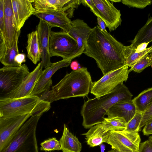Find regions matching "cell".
<instances>
[{
	"label": "cell",
	"mask_w": 152,
	"mask_h": 152,
	"mask_svg": "<svg viewBox=\"0 0 152 152\" xmlns=\"http://www.w3.org/2000/svg\"><path fill=\"white\" fill-rule=\"evenodd\" d=\"M135 48L131 44L124 46L97 25L89 33L83 53L95 60L104 75L126 65L128 56Z\"/></svg>",
	"instance_id": "6da1fadb"
},
{
	"label": "cell",
	"mask_w": 152,
	"mask_h": 152,
	"mask_svg": "<svg viewBox=\"0 0 152 152\" xmlns=\"http://www.w3.org/2000/svg\"><path fill=\"white\" fill-rule=\"evenodd\" d=\"M133 95L123 83L113 91L99 98L88 99L84 102L81 110L82 125L90 128L104 121V115L110 108L117 102L132 100Z\"/></svg>",
	"instance_id": "7a4b0ae2"
},
{
	"label": "cell",
	"mask_w": 152,
	"mask_h": 152,
	"mask_svg": "<svg viewBox=\"0 0 152 152\" xmlns=\"http://www.w3.org/2000/svg\"><path fill=\"white\" fill-rule=\"evenodd\" d=\"M92 82L91 75L86 67L67 73L52 86L55 101L77 97L87 96Z\"/></svg>",
	"instance_id": "3957f363"
},
{
	"label": "cell",
	"mask_w": 152,
	"mask_h": 152,
	"mask_svg": "<svg viewBox=\"0 0 152 152\" xmlns=\"http://www.w3.org/2000/svg\"><path fill=\"white\" fill-rule=\"evenodd\" d=\"M50 108V103L36 95L10 99L0 98V117L10 118L31 114L42 115Z\"/></svg>",
	"instance_id": "277c9868"
},
{
	"label": "cell",
	"mask_w": 152,
	"mask_h": 152,
	"mask_svg": "<svg viewBox=\"0 0 152 152\" xmlns=\"http://www.w3.org/2000/svg\"><path fill=\"white\" fill-rule=\"evenodd\" d=\"M42 115H35L30 117L9 145L0 152H39L36 130Z\"/></svg>",
	"instance_id": "5b68a950"
},
{
	"label": "cell",
	"mask_w": 152,
	"mask_h": 152,
	"mask_svg": "<svg viewBox=\"0 0 152 152\" xmlns=\"http://www.w3.org/2000/svg\"><path fill=\"white\" fill-rule=\"evenodd\" d=\"M129 67L126 65L103 75L98 81L92 82L91 93L96 98H99L113 91L119 85L127 80L130 72Z\"/></svg>",
	"instance_id": "8992f818"
},
{
	"label": "cell",
	"mask_w": 152,
	"mask_h": 152,
	"mask_svg": "<svg viewBox=\"0 0 152 152\" xmlns=\"http://www.w3.org/2000/svg\"><path fill=\"white\" fill-rule=\"evenodd\" d=\"M25 64L21 66H4L0 69V94L7 95L16 90L29 73Z\"/></svg>",
	"instance_id": "52a82bcc"
},
{
	"label": "cell",
	"mask_w": 152,
	"mask_h": 152,
	"mask_svg": "<svg viewBox=\"0 0 152 152\" xmlns=\"http://www.w3.org/2000/svg\"><path fill=\"white\" fill-rule=\"evenodd\" d=\"M78 48L77 41L68 33L51 31L49 42L51 57L58 56L66 59L73 57Z\"/></svg>",
	"instance_id": "ba28073f"
},
{
	"label": "cell",
	"mask_w": 152,
	"mask_h": 152,
	"mask_svg": "<svg viewBox=\"0 0 152 152\" xmlns=\"http://www.w3.org/2000/svg\"><path fill=\"white\" fill-rule=\"evenodd\" d=\"M141 139L138 132L111 130L106 143L120 152H138Z\"/></svg>",
	"instance_id": "9c48e42d"
},
{
	"label": "cell",
	"mask_w": 152,
	"mask_h": 152,
	"mask_svg": "<svg viewBox=\"0 0 152 152\" xmlns=\"http://www.w3.org/2000/svg\"><path fill=\"white\" fill-rule=\"evenodd\" d=\"M32 115L30 113L10 118L0 117V152L9 145L22 125Z\"/></svg>",
	"instance_id": "30bf717a"
},
{
	"label": "cell",
	"mask_w": 152,
	"mask_h": 152,
	"mask_svg": "<svg viewBox=\"0 0 152 152\" xmlns=\"http://www.w3.org/2000/svg\"><path fill=\"white\" fill-rule=\"evenodd\" d=\"M98 9L99 17L105 22L110 32L115 31L122 22L120 10L109 0H93Z\"/></svg>",
	"instance_id": "8fae6325"
},
{
	"label": "cell",
	"mask_w": 152,
	"mask_h": 152,
	"mask_svg": "<svg viewBox=\"0 0 152 152\" xmlns=\"http://www.w3.org/2000/svg\"><path fill=\"white\" fill-rule=\"evenodd\" d=\"M74 58L72 57L53 63L50 66L43 70L31 95L37 96L50 89L52 83L51 77L59 69L68 66Z\"/></svg>",
	"instance_id": "7c38bea8"
},
{
	"label": "cell",
	"mask_w": 152,
	"mask_h": 152,
	"mask_svg": "<svg viewBox=\"0 0 152 152\" xmlns=\"http://www.w3.org/2000/svg\"><path fill=\"white\" fill-rule=\"evenodd\" d=\"M51 27L44 21L39 20L36 26L43 68L45 69L50 66L53 64L50 61L51 57L49 51V42L51 31Z\"/></svg>",
	"instance_id": "4fadbf2b"
},
{
	"label": "cell",
	"mask_w": 152,
	"mask_h": 152,
	"mask_svg": "<svg viewBox=\"0 0 152 152\" xmlns=\"http://www.w3.org/2000/svg\"><path fill=\"white\" fill-rule=\"evenodd\" d=\"M42 68L41 63H39L35 69L26 77L16 90L11 94L0 98L15 99L31 95L42 73Z\"/></svg>",
	"instance_id": "5bb4252c"
},
{
	"label": "cell",
	"mask_w": 152,
	"mask_h": 152,
	"mask_svg": "<svg viewBox=\"0 0 152 152\" xmlns=\"http://www.w3.org/2000/svg\"><path fill=\"white\" fill-rule=\"evenodd\" d=\"M33 15L44 21L51 27H58L68 33L71 21L64 12L58 10L41 12L36 10Z\"/></svg>",
	"instance_id": "9a60e30c"
},
{
	"label": "cell",
	"mask_w": 152,
	"mask_h": 152,
	"mask_svg": "<svg viewBox=\"0 0 152 152\" xmlns=\"http://www.w3.org/2000/svg\"><path fill=\"white\" fill-rule=\"evenodd\" d=\"M92 29L82 20L76 19L71 21L68 33L76 40L78 45L77 49L74 56L75 58L83 53L86 43Z\"/></svg>",
	"instance_id": "2e32d148"
},
{
	"label": "cell",
	"mask_w": 152,
	"mask_h": 152,
	"mask_svg": "<svg viewBox=\"0 0 152 152\" xmlns=\"http://www.w3.org/2000/svg\"><path fill=\"white\" fill-rule=\"evenodd\" d=\"M4 7L5 28L6 41L5 44L7 48L13 46L20 31L18 30L13 14L11 0H4Z\"/></svg>",
	"instance_id": "e0dca14e"
},
{
	"label": "cell",
	"mask_w": 152,
	"mask_h": 152,
	"mask_svg": "<svg viewBox=\"0 0 152 152\" xmlns=\"http://www.w3.org/2000/svg\"><path fill=\"white\" fill-rule=\"evenodd\" d=\"M18 31H20L26 20L36 11L32 3L34 0H11Z\"/></svg>",
	"instance_id": "ac0fdd59"
},
{
	"label": "cell",
	"mask_w": 152,
	"mask_h": 152,
	"mask_svg": "<svg viewBox=\"0 0 152 152\" xmlns=\"http://www.w3.org/2000/svg\"><path fill=\"white\" fill-rule=\"evenodd\" d=\"M109 131L102 123L97 124L91 127L86 133L82 134L85 136L87 145L94 147L99 145L103 142L106 143L109 134Z\"/></svg>",
	"instance_id": "d6986e66"
},
{
	"label": "cell",
	"mask_w": 152,
	"mask_h": 152,
	"mask_svg": "<svg viewBox=\"0 0 152 152\" xmlns=\"http://www.w3.org/2000/svg\"><path fill=\"white\" fill-rule=\"evenodd\" d=\"M136 112L135 107L131 100L116 103L110 108L106 115L109 118L118 117L123 118L127 123L134 117Z\"/></svg>",
	"instance_id": "ffe728a7"
},
{
	"label": "cell",
	"mask_w": 152,
	"mask_h": 152,
	"mask_svg": "<svg viewBox=\"0 0 152 152\" xmlns=\"http://www.w3.org/2000/svg\"><path fill=\"white\" fill-rule=\"evenodd\" d=\"M59 141L61 150L63 152H80L81 150V143L78 138L69 132L65 124L63 134Z\"/></svg>",
	"instance_id": "44dd1931"
},
{
	"label": "cell",
	"mask_w": 152,
	"mask_h": 152,
	"mask_svg": "<svg viewBox=\"0 0 152 152\" xmlns=\"http://www.w3.org/2000/svg\"><path fill=\"white\" fill-rule=\"evenodd\" d=\"M27 37V57L36 64L39 61L41 57L37 30L28 34Z\"/></svg>",
	"instance_id": "7402d4cb"
},
{
	"label": "cell",
	"mask_w": 152,
	"mask_h": 152,
	"mask_svg": "<svg viewBox=\"0 0 152 152\" xmlns=\"http://www.w3.org/2000/svg\"><path fill=\"white\" fill-rule=\"evenodd\" d=\"M19 35L11 48H7L4 45L0 47V61L4 66H20L15 60L16 56L19 53L18 45Z\"/></svg>",
	"instance_id": "603a6c76"
},
{
	"label": "cell",
	"mask_w": 152,
	"mask_h": 152,
	"mask_svg": "<svg viewBox=\"0 0 152 152\" xmlns=\"http://www.w3.org/2000/svg\"><path fill=\"white\" fill-rule=\"evenodd\" d=\"M152 42V17H149L145 24L138 31L134 39L130 41L137 48L140 45Z\"/></svg>",
	"instance_id": "cb8c5ba5"
},
{
	"label": "cell",
	"mask_w": 152,
	"mask_h": 152,
	"mask_svg": "<svg viewBox=\"0 0 152 152\" xmlns=\"http://www.w3.org/2000/svg\"><path fill=\"white\" fill-rule=\"evenodd\" d=\"M67 0H34L33 4L36 10L45 12L54 10L61 11Z\"/></svg>",
	"instance_id": "d4e9b609"
},
{
	"label": "cell",
	"mask_w": 152,
	"mask_h": 152,
	"mask_svg": "<svg viewBox=\"0 0 152 152\" xmlns=\"http://www.w3.org/2000/svg\"><path fill=\"white\" fill-rule=\"evenodd\" d=\"M132 100L136 111L143 113L152 103V87L142 91Z\"/></svg>",
	"instance_id": "484cf974"
},
{
	"label": "cell",
	"mask_w": 152,
	"mask_h": 152,
	"mask_svg": "<svg viewBox=\"0 0 152 152\" xmlns=\"http://www.w3.org/2000/svg\"><path fill=\"white\" fill-rule=\"evenodd\" d=\"M102 123L108 131L124 130L127 124L123 118L118 117L104 118Z\"/></svg>",
	"instance_id": "4316f807"
},
{
	"label": "cell",
	"mask_w": 152,
	"mask_h": 152,
	"mask_svg": "<svg viewBox=\"0 0 152 152\" xmlns=\"http://www.w3.org/2000/svg\"><path fill=\"white\" fill-rule=\"evenodd\" d=\"M137 48L134 49L128 56L126 61V65H128L129 67H131L148 54L152 53V47L151 46L140 52H137Z\"/></svg>",
	"instance_id": "83f0119b"
},
{
	"label": "cell",
	"mask_w": 152,
	"mask_h": 152,
	"mask_svg": "<svg viewBox=\"0 0 152 152\" xmlns=\"http://www.w3.org/2000/svg\"><path fill=\"white\" fill-rule=\"evenodd\" d=\"M152 65V53H151L131 67L129 71L130 72L133 71L140 73L147 67Z\"/></svg>",
	"instance_id": "f1b7e54d"
},
{
	"label": "cell",
	"mask_w": 152,
	"mask_h": 152,
	"mask_svg": "<svg viewBox=\"0 0 152 152\" xmlns=\"http://www.w3.org/2000/svg\"><path fill=\"white\" fill-rule=\"evenodd\" d=\"M40 149L41 151H49L61 150L60 142L55 137L49 138L41 142Z\"/></svg>",
	"instance_id": "f546056e"
},
{
	"label": "cell",
	"mask_w": 152,
	"mask_h": 152,
	"mask_svg": "<svg viewBox=\"0 0 152 152\" xmlns=\"http://www.w3.org/2000/svg\"><path fill=\"white\" fill-rule=\"evenodd\" d=\"M142 113L136 111L132 118L127 123L124 130L130 132H138Z\"/></svg>",
	"instance_id": "4dcf8cb0"
},
{
	"label": "cell",
	"mask_w": 152,
	"mask_h": 152,
	"mask_svg": "<svg viewBox=\"0 0 152 152\" xmlns=\"http://www.w3.org/2000/svg\"><path fill=\"white\" fill-rule=\"evenodd\" d=\"M122 3L129 7L142 9L152 4L151 0H121Z\"/></svg>",
	"instance_id": "1f68e13d"
},
{
	"label": "cell",
	"mask_w": 152,
	"mask_h": 152,
	"mask_svg": "<svg viewBox=\"0 0 152 152\" xmlns=\"http://www.w3.org/2000/svg\"><path fill=\"white\" fill-rule=\"evenodd\" d=\"M4 0H0V40L4 44L6 41V35L4 22Z\"/></svg>",
	"instance_id": "d6a6232c"
},
{
	"label": "cell",
	"mask_w": 152,
	"mask_h": 152,
	"mask_svg": "<svg viewBox=\"0 0 152 152\" xmlns=\"http://www.w3.org/2000/svg\"><path fill=\"white\" fill-rule=\"evenodd\" d=\"M152 121V103L142 113V117L139 127V131L147 123Z\"/></svg>",
	"instance_id": "836d02e7"
},
{
	"label": "cell",
	"mask_w": 152,
	"mask_h": 152,
	"mask_svg": "<svg viewBox=\"0 0 152 152\" xmlns=\"http://www.w3.org/2000/svg\"><path fill=\"white\" fill-rule=\"evenodd\" d=\"M37 96L41 100L50 103L55 101L53 93L51 89L45 91Z\"/></svg>",
	"instance_id": "e575fe53"
},
{
	"label": "cell",
	"mask_w": 152,
	"mask_h": 152,
	"mask_svg": "<svg viewBox=\"0 0 152 152\" xmlns=\"http://www.w3.org/2000/svg\"><path fill=\"white\" fill-rule=\"evenodd\" d=\"M138 152H152V142L148 140L140 143Z\"/></svg>",
	"instance_id": "d590c367"
},
{
	"label": "cell",
	"mask_w": 152,
	"mask_h": 152,
	"mask_svg": "<svg viewBox=\"0 0 152 152\" xmlns=\"http://www.w3.org/2000/svg\"><path fill=\"white\" fill-rule=\"evenodd\" d=\"M81 3L89 7L94 15L97 17H99V14L98 9L93 0H81Z\"/></svg>",
	"instance_id": "8d00e7d4"
},
{
	"label": "cell",
	"mask_w": 152,
	"mask_h": 152,
	"mask_svg": "<svg viewBox=\"0 0 152 152\" xmlns=\"http://www.w3.org/2000/svg\"><path fill=\"white\" fill-rule=\"evenodd\" d=\"M143 134L145 135H149L152 134V121L146 124L142 130Z\"/></svg>",
	"instance_id": "74e56055"
},
{
	"label": "cell",
	"mask_w": 152,
	"mask_h": 152,
	"mask_svg": "<svg viewBox=\"0 0 152 152\" xmlns=\"http://www.w3.org/2000/svg\"><path fill=\"white\" fill-rule=\"evenodd\" d=\"M15 60L20 66H21L22 64L26 61V55L24 53H19L15 57Z\"/></svg>",
	"instance_id": "f35d334b"
},
{
	"label": "cell",
	"mask_w": 152,
	"mask_h": 152,
	"mask_svg": "<svg viewBox=\"0 0 152 152\" xmlns=\"http://www.w3.org/2000/svg\"><path fill=\"white\" fill-rule=\"evenodd\" d=\"M97 19L98 26L100 29L103 31L107 32L106 28V25L104 21L99 17H97Z\"/></svg>",
	"instance_id": "ab89813d"
},
{
	"label": "cell",
	"mask_w": 152,
	"mask_h": 152,
	"mask_svg": "<svg viewBox=\"0 0 152 152\" xmlns=\"http://www.w3.org/2000/svg\"><path fill=\"white\" fill-rule=\"evenodd\" d=\"M71 68L73 70H76L81 68L79 64L76 61H72L70 64Z\"/></svg>",
	"instance_id": "60d3db41"
},
{
	"label": "cell",
	"mask_w": 152,
	"mask_h": 152,
	"mask_svg": "<svg viewBox=\"0 0 152 152\" xmlns=\"http://www.w3.org/2000/svg\"><path fill=\"white\" fill-rule=\"evenodd\" d=\"M101 152H104L105 148V145L103 143L99 145Z\"/></svg>",
	"instance_id": "b9f144b4"
},
{
	"label": "cell",
	"mask_w": 152,
	"mask_h": 152,
	"mask_svg": "<svg viewBox=\"0 0 152 152\" xmlns=\"http://www.w3.org/2000/svg\"><path fill=\"white\" fill-rule=\"evenodd\" d=\"M110 1L112 3L114 2H121V0H110Z\"/></svg>",
	"instance_id": "7bdbcfd3"
},
{
	"label": "cell",
	"mask_w": 152,
	"mask_h": 152,
	"mask_svg": "<svg viewBox=\"0 0 152 152\" xmlns=\"http://www.w3.org/2000/svg\"><path fill=\"white\" fill-rule=\"evenodd\" d=\"M107 152H120L115 149H112L110 150L109 151Z\"/></svg>",
	"instance_id": "ee69618b"
},
{
	"label": "cell",
	"mask_w": 152,
	"mask_h": 152,
	"mask_svg": "<svg viewBox=\"0 0 152 152\" xmlns=\"http://www.w3.org/2000/svg\"><path fill=\"white\" fill-rule=\"evenodd\" d=\"M149 140L152 142V135L149 137Z\"/></svg>",
	"instance_id": "f6af8a7d"
},
{
	"label": "cell",
	"mask_w": 152,
	"mask_h": 152,
	"mask_svg": "<svg viewBox=\"0 0 152 152\" xmlns=\"http://www.w3.org/2000/svg\"><path fill=\"white\" fill-rule=\"evenodd\" d=\"M46 152H50V151H49V152H47V151H46Z\"/></svg>",
	"instance_id": "bcb514c9"
},
{
	"label": "cell",
	"mask_w": 152,
	"mask_h": 152,
	"mask_svg": "<svg viewBox=\"0 0 152 152\" xmlns=\"http://www.w3.org/2000/svg\"><path fill=\"white\" fill-rule=\"evenodd\" d=\"M151 46L152 47V44Z\"/></svg>",
	"instance_id": "7dc6e473"
},
{
	"label": "cell",
	"mask_w": 152,
	"mask_h": 152,
	"mask_svg": "<svg viewBox=\"0 0 152 152\" xmlns=\"http://www.w3.org/2000/svg\"><path fill=\"white\" fill-rule=\"evenodd\" d=\"M151 66V67H152V65Z\"/></svg>",
	"instance_id": "c3c4849f"
},
{
	"label": "cell",
	"mask_w": 152,
	"mask_h": 152,
	"mask_svg": "<svg viewBox=\"0 0 152 152\" xmlns=\"http://www.w3.org/2000/svg\"></svg>",
	"instance_id": "681fc988"
}]
</instances>
